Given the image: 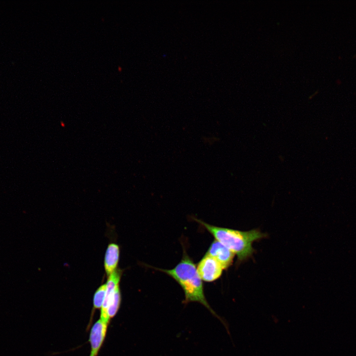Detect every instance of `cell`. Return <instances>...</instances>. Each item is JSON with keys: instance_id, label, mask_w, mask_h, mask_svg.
<instances>
[{"instance_id": "1", "label": "cell", "mask_w": 356, "mask_h": 356, "mask_svg": "<svg viewBox=\"0 0 356 356\" xmlns=\"http://www.w3.org/2000/svg\"><path fill=\"white\" fill-rule=\"evenodd\" d=\"M174 279L183 289L185 299L183 303L198 302L204 306L211 312L217 316L207 301L204 293L202 280L195 265L185 255L181 261L171 269H159Z\"/></svg>"}, {"instance_id": "2", "label": "cell", "mask_w": 356, "mask_h": 356, "mask_svg": "<svg viewBox=\"0 0 356 356\" xmlns=\"http://www.w3.org/2000/svg\"><path fill=\"white\" fill-rule=\"evenodd\" d=\"M196 221L213 235L215 240L236 255L239 261L251 256L254 252L253 242L265 236V234L257 229L242 231L216 226L199 220Z\"/></svg>"}, {"instance_id": "3", "label": "cell", "mask_w": 356, "mask_h": 356, "mask_svg": "<svg viewBox=\"0 0 356 356\" xmlns=\"http://www.w3.org/2000/svg\"><path fill=\"white\" fill-rule=\"evenodd\" d=\"M223 269L219 262L207 254L199 262L197 268L201 279L206 282H213L218 279Z\"/></svg>"}, {"instance_id": "4", "label": "cell", "mask_w": 356, "mask_h": 356, "mask_svg": "<svg viewBox=\"0 0 356 356\" xmlns=\"http://www.w3.org/2000/svg\"><path fill=\"white\" fill-rule=\"evenodd\" d=\"M108 323L98 319L92 326L89 337L90 352L89 356H97L105 340Z\"/></svg>"}, {"instance_id": "5", "label": "cell", "mask_w": 356, "mask_h": 356, "mask_svg": "<svg viewBox=\"0 0 356 356\" xmlns=\"http://www.w3.org/2000/svg\"><path fill=\"white\" fill-rule=\"evenodd\" d=\"M206 254L219 262L224 269L232 264L235 256L232 251L216 240L211 244Z\"/></svg>"}, {"instance_id": "6", "label": "cell", "mask_w": 356, "mask_h": 356, "mask_svg": "<svg viewBox=\"0 0 356 356\" xmlns=\"http://www.w3.org/2000/svg\"><path fill=\"white\" fill-rule=\"evenodd\" d=\"M119 259V247L115 243L109 244L104 258V268L108 276L112 273L118 265Z\"/></svg>"}, {"instance_id": "7", "label": "cell", "mask_w": 356, "mask_h": 356, "mask_svg": "<svg viewBox=\"0 0 356 356\" xmlns=\"http://www.w3.org/2000/svg\"><path fill=\"white\" fill-rule=\"evenodd\" d=\"M106 284H102L95 292L93 298V307L94 309H101L105 299Z\"/></svg>"}]
</instances>
